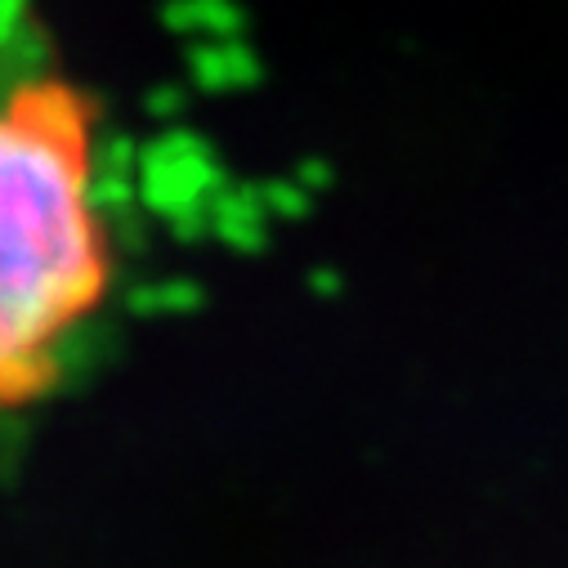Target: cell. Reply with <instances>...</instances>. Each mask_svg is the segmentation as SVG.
Masks as SVG:
<instances>
[{
    "instance_id": "1",
    "label": "cell",
    "mask_w": 568,
    "mask_h": 568,
    "mask_svg": "<svg viewBox=\"0 0 568 568\" xmlns=\"http://www.w3.org/2000/svg\"><path fill=\"white\" fill-rule=\"evenodd\" d=\"M108 282L112 246L81 99L59 81L0 90V412L59 381Z\"/></svg>"
}]
</instances>
